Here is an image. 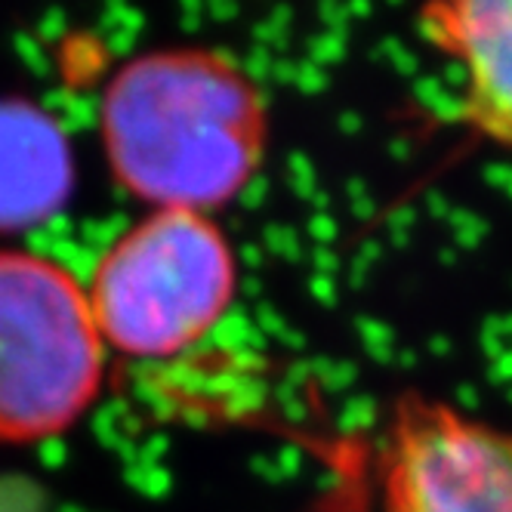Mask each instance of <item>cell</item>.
Masks as SVG:
<instances>
[{
  "mask_svg": "<svg viewBox=\"0 0 512 512\" xmlns=\"http://www.w3.org/2000/svg\"><path fill=\"white\" fill-rule=\"evenodd\" d=\"M102 142L121 186L155 210L213 213L266 158V99L226 53L173 47L127 62L102 96Z\"/></svg>",
  "mask_w": 512,
  "mask_h": 512,
  "instance_id": "6da1fadb",
  "label": "cell"
},
{
  "mask_svg": "<svg viewBox=\"0 0 512 512\" xmlns=\"http://www.w3.org/2000/svg\"><path fill=\"white\" fill-rule=\"evenodd\" d=\"M235 287L232 244L207 213L155 210L102 256L87 297L105 346L167 358L213 331Z\"/></svg>",
  "mask_w": 512,
  "mask_h": 512,
  "instance_id": "7a4b0ae2",
  "label": "cell"
},
{
  "mask_svg": "<svg viewBox=\"0 0 512 512\" xmlns=\"http://www.w3.org/2000/svg\"><path fill=\"white\" fill-rule=\"evenodd\" d=\"M102 364L84 287L44 256L0 250V442H41L78 423Z\"/></svg>",
  "mask_w": 512,
  "mask_h": 512,
  "instance_id": "3957f363",
  "label": "cell"
},
{
  "mask_svg": "<svg viewBox=\"0 0 512 512\" xmlns=\"http://www.w3.org/2000/svg\"><path fill=\"white\" fill-rule=\"evenodd\" d=\"M386 512H512V429L448 401H395L380 442Z\"/></svg>",
  "mask_w": 512,
  "mask_h": 512,
  "instance_id": "277c9868",
  "label": "cell"
},
{
  "mask_svg": "<svg viewBox=\"0 0 512 512\" xmlns=\"http://www.w3.org/2000/svg\"><path fill=\"white\" fill-rule=\"evenodd\" d=\"M417 22L463 75L460 124L512 152V0H442L423 7Z\"/></svg>",
  "mask_w": 512,
  "mask_h": 512,
  "instance_id": "5b68a950",
  "label": "cell"
},
{
  "mask_svg": "<svg viewBox=\"0 0 512 512\" xmlns=\"http://www.w3.org/2000/svg\"><path fill=\"white\" fill-rule=\"evenodd\" d=\"M71 149L31 102H0V229L38 226L71 192Z\"/></svg>",
  "mask_w": 512,
  "mask_h": 512,
  "instance_id": "8992f818",
  "label": "cell"
}]
</instances>
